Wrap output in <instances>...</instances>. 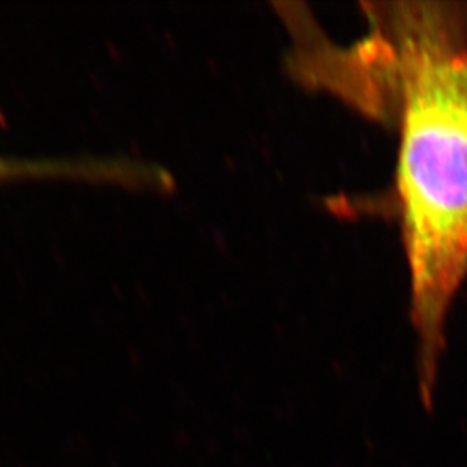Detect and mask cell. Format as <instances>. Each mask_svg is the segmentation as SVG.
Returning a JSON list of instances; mask_svg holds the SVG:
<instances>
[{
  "label": "cell",
  "instance_id": "obj_1",
  "mask_svg": "<svg viewBox=\"0 0 467 467\" xmlns=\"http://www.w3.org/2000/svg\"><path fill=\"white\" fill-rule=\"evenodd\" d=\"M388 36L401 91L398 182L413 317L434 342L467 269V11L397 5Z\"/></svg>",
  "mask_w": 467,
  "mask_h": 467
}]
</instances>
